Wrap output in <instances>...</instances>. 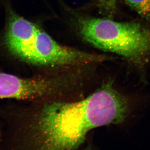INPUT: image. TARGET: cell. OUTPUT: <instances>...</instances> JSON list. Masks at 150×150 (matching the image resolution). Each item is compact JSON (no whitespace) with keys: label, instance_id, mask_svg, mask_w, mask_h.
I'll return each mask as SVG.
<instances>
[{"label":"cell","instance_id":"obj_1","mask_svg":"<svg viewBox=\"0 0 150 150\" xmlns=\"http://www.w3.org/2000/svg\"><path fill=\"white\" fill-rule=\"evenodd\" d=\"M131 106L129 100L110 81L80 101L48 103L41 111L38 123L43 147L76 149L92 129L123 123Z\"/></svg>","mask_w":150,"mask_h":150},{"label":"cell","instance_id":"obj_2","mask_svg":"<svg viewBox=\"0 0 150 150\" xmlns=\"http://www.w3.org/2000/svg\"><path fill=\"white\" fill-rule=\"evenodd\" d=\"M4 43L14 56L37 65L84 66L101 60L100 55L60 45L39 26L13 12L8 16Z\"/></svg>","mask_w":150,"mask_h":150},{"label":"cell","instance_id":"obj_3","mask_svg":"<svg viewBox=\"0 0 150 150\" xmlns=\"http://www.w3.org/2000/svg\"><path fill=\"white\" fill-rule=\"evenodd\" d=\"M77 25L84 40L103 51L125 57L140 68L150 61V29L137 23L80 18Z\"/></svg>","mask_w":150,"mask_h":150},{"label":"cell","instance_id":"obj_4","mask_svg":"<svg viewBox=\"0 0 150 150\" xmlns=\"http://www.w3.org/2000/svg\"><path fill=\"white\" fill-rule=\"evenodd\" d=\"M67 86L65 76L54 79H25L0 72V98H36L65 89Z\"/></svg>","mask_w":150,"mask_h":150},{"label":"cell","instance_id":"obj_5","mask_svg":"<svg viewBox=\"0 0 150 150\" xmlns=\"http://www.w3.org/2000/svg\"><path fill=\"white\" fill-rule=\"evenodd\" d=\"M126 2L142 17L150 20V0H126Z\"/></svg>","mask_w":150,"mask_h":150},{"label":"cell","instance_id":"obj_6","mask_svg":"<svg viewBox=\"0 0 150 150\" xmlns=\"http://www.w3.org/2000/svg\"><path fill=\"white\" fill-rule=\"evenodd\" d=\"M118 0H98V6L101 13L111 17L115 13Z\"/></svg>","mask_w":150,"mask_h":150}]
</instances>
